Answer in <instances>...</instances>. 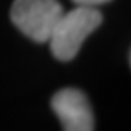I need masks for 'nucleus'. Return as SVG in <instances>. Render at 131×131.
Wrapping results in <instances>:
<instances>
[{
    "instance_id": "obj_1",
    "label": "nucleus",
    "mask_w": 131,
    "mask_h": 131,
    "mask_svg": "<svg viewBox=\"0 0 131 131\" xmlns=\"http://www.w3.org/2000/svg\"><path fill=\"white\" fill-rule=\"evenodd\" d=\"M103 21V14L96 6H81L59 17L49 36L51 52L60 62H70L79 54L82 43L95 32Z\"/></svg>"
},
{
    "instance_id": "obj_2",
    "label": "nucleus",
    "mask_w": 131,
    "mask_h": 131,
    "mask_svg": "<svg viewBox=\"0 0 131 131\" xmlns=\"http://www.w3.org/2000/svg\"><path fill=\"white\" fill-rule=\"evenodd\" d=\"M63 14L59 0H14L11 22L35 43H48L54 25Z\"/></svg>"
},
{
    "instance_id": "obj_3",
    "label": "nucleus",
    "mask_w": 131,
    "mask_h": 131,
    "mask_svg": "<svg viewBox=\"0 0 131 131\" xmlns=\"http://www.w3.org/2000/svg\"><path fill=\"white\" fill-rule=\"evenodd\" d=\"M63 131H93L95 118L85 93L78 89H62L51 100Z\"/></svg>"
},
{
    "instance_id": "obj_4",
    "label": "nucleus",
    "mask_w": 131,
    "mask_h": 131,
    "mask_svg": "<svg viewBox=\"0 0 131 131\" xmlns=\"http://www.w3.org/2000/svg\"><path fill=\"white\" fill-rule=\"evenodd\" d=\"M73 2L81 6H98V5L111 2V0H73Z\"/></svg>"
}]
</instances>
